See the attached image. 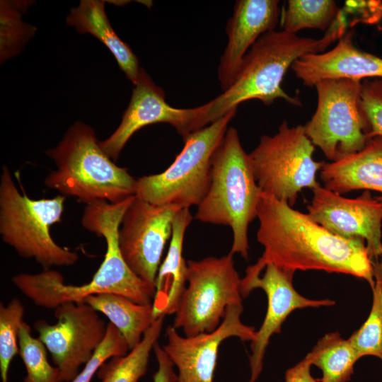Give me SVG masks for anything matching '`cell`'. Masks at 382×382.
<instances>
[{
	"mask_svg": "<svg viewBox=\"0 0 382 382\" xmlns=\"http://www.w3.org/2000/svg\"><path fill=\"white\" fill-rule=\"evenodd\" d=\"M312 365L322 372L320 382H348L359 360L348 339L338 332L325 334L309 352Z\"/></svg>",
	"mask_w": 382,
	"mask_h": 382,
	"instance_id": "cell-24",
	"label": "cell"
},
{
	"mask_svg": "<svg viewBox=\"0 0 382 382\" xmlns=\"http://www.w3.org/2000/svg\"><path fill=\"white\" fill-rule=\"evenodd\" d=\"M313 151L302 125L289 127L284 121L275 134L262 135L249 154L261 191L291 207L303 188L320 187L316 173L324 162L314 161Z\"/></svg>",
	"mask_w": 382,
	"mask_h": 382,
	"instance_id": "cell-8",
	"label": "cell"
},
{
	"mask_svg": "<svg viewBox=\"0 0 382 382\" xmlns=\"http://www.w3.org/2000/svg\"><path fill=\"white\" fill-rule=\"evenodd\" d=\"M176 205H154L137 198L122 219L118 243L122 255L132 271L155 288L161 257L172 235Z\"/></svg>",
	"mask_w": 382,
	"mask_h": 382,
	"instance_id": "cell-12",
	"label": "cell"
},
{
	"mask_svg": "<svg viewBox=\"0 0 382 382\" xmlns=\"http://www.w3.org/2000/svg\"><path fill=\"white\" fill-rule=\"evenodd\" d=\"M192 216L190 209H181L175 216L167 255L161 264L155 282L153 316L155 320L175 314L187 285V265L183 256L186 229Z\"/></svg>",
	"mask_w": 382,
	"mask_h": 382,
	"instance_id": "cell-20",
	"label": "cell"
},
{
	"mask_svg": "<svg viewBox=\"0 0 382 382\" xmlns=\"http://www.w3.org/2000/svg\"><path fill=\"white\" fill-rule=\"evenodd\" d=\"M164 317L157 318L141 342L124 356L113 357L97 372L101 382H139L146 374L150 353L161 335Z\"/></svg>",
	"mask_w": 382,
	"mask_h": 382,
	"instance_id": "cell-23",
	"label": "cell"
},
{
	"mask_svg": "<svg viewBox=\"0 0 382 382\" xmlns=\"http://www.w3.org/2000/svg\"><path fill=\"white\" fill-rule=\"evenodd\" d=\"M233 254L187 260V285L173 326L185 336L210 332L221 324L226 308L243 306L241 279Z\"/></svg>",
	"mask_w": 382,
	"mask_h": 382,
	"instance_id": "cell-10",
	"label": "cell"
},
{
	"mask_svg": "<svg viewBox=\"0 0 382 382\" xmlns=\"http://www.w3.org/2000/svg\"><path fill=\"white\" fill-rule=\"evenodd\" d=\"M294 274V272L268 264L262 277L256 279L250 287V291L257 288L265 291L267 307L264 320L251 341L248 382H255L258 378L270 340L274 334L281 332L282 324L291 312L304 308L335 305V302L329 299H311L302 296L293 285Z\"/></svg>",
	"mask_w": 382,
	"mask_h": 382,
	"instance_id": "cell-16",
	"label": "cell"
},
{
	"mask_svg": "<svg viewBox=\"0 0 382 382\" xmlns=\"http://www.w3.org/2000/svg\"><path fill=\"white\" fill-rule=\"evenodd\" d=\"M130 203L131 199L127 198L117 203L100 200L86 205L81 225L104 238L107 246L104 260L90 282L66 284L59 272L47 269L37 274L14 275L13 284L36 306L47 308L83 302L88 296L107 293L124 296L140 304L152 303L155 288L132 271L119 247L120 223Z\"/></svg>",
	"mask_w": 382,
	"mask_h": 382,
	"instance_id": "cell-2",
	"label": "cell"
},
{
	"mask_svg": "<svg viewBox=\"0 0 382 382\" xmlns=\"http://www.w3.org/2000/svg\"><path fill=\"white\" fill-rule=\"evenodd\" d=\"M29 4L28 1H1V62L18 53L36 30L21 20Z\"/></svg>",
	"mask_w": 382,
	"mask_h": 382,
	"instance_id": "cell-28",
	"label": "cell"
},
{
	"mask_svg": "<svg viewBox=\"0 0 382 382\" xmlns=\"http://www.w3.org/2000/svg\"><path fill=\"white\" fill-rule=\"evenodd\" d=\"M24 315L21 301L13 299L0 306V374L1 382H8L11 362L18 354V332Z\"/></svg>",
	"mask_w": 382,
	"mask_h": 382,
	"instance_id": "cell-29",
	"label": "cell"
},
{
	"mask_svg": "<svg viewBox=\"0 0 382 382\" xmlns=\"http://www.w3.org/2000/svg\"><path fill=\"white\" fill-rule=\"evenodd\" d=\"M381 16H382V11H381Z\"/></svg>",
	"mask_w": 382,
	"mask_h": 382,
	"instance_id": "cell-35",
	"label": "cell"
},
{
	"mask_svg": "<svg viewBox=\"0 0 382 382\" xmlns=\"http://www.w3.org/2000/svg\"><path fill=\"white\" fill-rule=\"evenodd\" d=\"M236 110L183 138L184 146L170 166L137 179L134 195L154 205L197 206L209 186L212 156Z\"/></svg>",
	"mask_w": 382,
	"mask_h": 382,
	"instance_id": "cell-7",
	"label": "cell"
},
{
	"mask_svg": "<svg viewBox=\"0 0 382 382\" xmlns=\"http://www.w3.org/2000/svg\"><path fill=\"white\" fill-rule=\"evenodd\" d=\"M320 170L324 187L334 192L365 190L382 193V137H371L361 151L324 163Z\"/></svg>",
	"mask_w": 382,
	"mask_h": 382,
	"instance_id": "cell-19",
	"label": "cell"
},
{
	"mask_svg": "<svg viewBox=\"0 0 382 382\" xmlns=\"http://www.w3.org/2000/svg\"><path fill=\"white\" fill-rule=\"evenodd\" d=\"M361 100L370 128V138L382 137V79L361 81Z\"/></svg>",
	"mask_w": 382,
	"mask_h": 382,
	"instance_id": "cell-31",
	"label": "cell"
},
{
	"mask_svg": "<svg viewBox=\"0 0 382 382\" xmlns=\"http://www.w3.org/2000/svg\"><path fill=\"white\" fill-rule=\"evenodd\" d=\"M129 351L128 345L120 331L110 322L105 337L82 370L70 382H91L100 367L109 359L124 356Z\"/></svg>",
	"mask_w": 382,
	"mask_h": 382,
	"instance_id": "cell-30",
	"label": "cell"
},
{
	"mask_svg": "<svg viewBox=\"0 0 382 382\" xmlns=\"http://www.w3.org/2000/svg\"><path fill=\"white\" fill-rule=\"evenodd\" d=\"M308 214L331 233L343 238H361L369 256L382 255V196L373 198L369 190L348 199L321 186L313 190Z\"/></svg>",
	"mask_w": 382,
	"mask_h": 382,
	"instance_id": "cell-14",
	"label": "cell"
},
{
	"mask_svg": "<svg viewBox=\"0 0 382 382\" xmlns=\"http://www.w3.org/2000/svg\"><path fill=\"white\" fill-rule=\"evenodd\" d=\"M291 68L309 87L328 79H382V58L356 47L351 31L345 33L332 50L304 55Z\"/></svg>",
	"mask_w": 382,
	"mask_h": 382,
	"instance_id": "cell-18",
	"label": "cell"
},
{
	"mask_svg": "<svg viewBox=\"0 0 382 382\" xmlns=\"http://www.w3.org/2000/svg\"><path fill=\"white\" fill-rule=\"evenodd\" d=\"M86 302H69L54 308L57 322L37 320L35 329L59 372L61 382L71 381L103 342L108 324Z\"/></svg>",
	"mask_w": 382,
	"mask_h": 382,
	"instance_id": "cell-11",
	"label": "cell"
},
{
	"mask_svg": "<svg viewBox=\"0 0 382 382\" xmlns=\"http://www.w3.org/2000/svg\"><path fill=\"white\" fill-rule=\"evenodd\" d=\"M83 302L108 318L123 336L129 350L141 342L156 320L152 303H137L122 295L101 294L88 296Z\"/></svg>",
	"mask_w": 382,
	"mask_h": 382,
	"instance_id": "cell-22",
	"label": "cell"
},
{
	"mask_svg": "<svg viewBox=\"0 0 382 382\" xmlns=\"http://www.w3.org/2000/svg\"><path fill=\"white\" fill-rule=\"evenodd\" d=\"M104 1L83 0L72 8L66 23L81 33H90L103 43L115 57L120 69L134 84L141 67L129 46L115 33L105 11Z\"/></svg>",
	"mask_w": 382,
	"mask_h": 382,
	"instance_id": "cell-21",
	"label": "cell"
},
{
	"mask_svg": "<svg viewBox=\"0 0 382 382\" xmlns=\"http://www.w3.org/2000/svg\"><path fill=\"white\" fill-rule=\"evenodd\" d=\"M339 11L332 0H289L282 15L283 30L291 34L306 28L324 30L331 25Z\"/></svg>",
	"mask_w": 382,
	"mask_h": 382,
	"instance_id": "cell-25",
	"label": "cell"
},
{
	"mask_svg": "<svg viewBox=\"0 0 382 382\" xmlns=\"http://www.w3.org/2000/svg\"><path fill=\"white\" fill-rule=\"evenodd\" d=\"M45 154L57 169L45 178V184L63 196L88 204L99 200L117 203L135 195L137 179L113 162L94 130L83 122H75L59 144Z\"/></svg>",
	"mask_w": 382,
	"mask_h": 382,
	"instance_id": "cell-5",
	"label": "cell"
},
{
	"mask_svg": "<svg viewBox=\"0 0 382 382\" xmlns=\"http://www.w3.org/2000/svg\"><path fill=\"white\" fill-rule=\"evenodd\" d=\"M277 0H238L228 19V42L220 57L218 79L222 91L232 83L249 50L263 34L274 30L280 8Z\"/></svg>",
	"mask_w": 382,
	"mask_h": 382,
	"instance_id": "cell-17",
	"label": "cell"
},
{
	"mask_svg": "<svg viewBox=\"0 0 382 382\" xmlns=\"http://www.w3.org/2000/svg\"><path fill=\"white\" fill-rule=\"evenodd\" d=\"M134 85L129 106L116 130L100 141L104 152L116 161L130 137L142 127L167 123L183 138L196 131L197 108H177L165 100L163 91L157 86L145 70L140 69Z\"/></svg>",
	"mask_w": 382,
	"mask_h": 382,
	"instance_id": "cell-15",
	"label": "cell"
},
{
	"mask_svg": "<svg viewBox=\"0 0 382 382\" xmlns=\"http://www.w3.org/2000/svg\"><path fill=\"white\" fill-rule=\"evenodd\" d=\"M316 110L306 124V135L332 162L361 151L371 139L361 100V81L328 79L315 86Z\"/></svg>",
	"mask_w": 382,
	"mask_h": 382,
	"instance_id": "cell-9",
	"label": "cell"
},
{
	"mask_svg": "<svg viewBox=\"0 0 382 382\" xmlns=\"http://www.w3.org/2000/svg\"><path fill=\"white\" fill-rule=\"evenodd\" d=\"M344 34V27L331 30L320 39L300 37L283 30L263 34L245 56L228 88L207 103L197 107V130L249 100H259L270 105L276 99L282 98L291 105H301L298 98L290 96L282 88L288 69L303 56L323 51Z\"/></svg>",
	"mask_w": 382,
	"mask_h": 382,
	"instance_id": "cell-3",
	"label": "cell"
},
{
	"mask_svg": "<svg viewBox=\"0 0 382 382\" xmlns=\"http://www.w3.org/2000/svg\"><path fill=\"white\" fill-rule=\"evenodd\" d=\"M312 357L310 353L286 370L285 373V382H317L311 373Z\"/></svg>",
	"mask_w": 382,
	"mask_h": 382,
	"instance_id": "cell-33",
	"label": "cell"
},
{
	"mask_svg": "<svg viewBox=\"0 0 382 382\" xmlns=\"http://www.w3.org/2000/svg\"><path fill=\"white\" fill-rule=\"evenodd\" d=\"M18 354L26 370L23 382H61L59 370L48 361L47 348L23 321L18 332Z\"/></svg>",
	"mask_w": 382,
	"mask_h": 382,
	"instance_id": "cell-27",
	"label": "cell"
},
{
	"mask_svg": "<svg viewBox=\"0 0 382 382\" xmlns=\"http://www.w3.org/2000/svg\"><path fill=\"white\" fill-rule=\"evenodd\" d=\"M261 192L238 131L228 127L212 156L209 186L197 206L195 219L230 227L233 232L230 253L247 259L248 226L257 218Z\"/></svg>",
	"mask_w": 382,
	"mask_h": 382,
	"instance_id": "cell-4",
	"label": "cell"
},
{
	"mask_svg": "<svg viewBox=\"0 0 382 382\" xmlns=\"http://www.w3.org/2000/svg\"><path fill=\"white\" fill-rule=\"evenodd\" d=\"M380 271H381V277H382V262H381V265L380 266Z\"/></svg>",
	"mask_w": 382,
	"mask_h": 382,
	"instance_id": "cell-34",
	"label": "cell"
},
{
	"mask_svg": "<svg viewBox=\"0 0 382 382\" xmlns=\"http://www.w3.org/2000/svg\"><path fill=\"white\" fill-rule=\"evenodd\" d=\"M158 362V369L154 375V382H175L177 374L173 370V364L163 347L157 342L154 347Z\"/></svg>",
	"mask_w": 382,
	"mask_h": 382,
	"instance_id": "cell-32",
	"label": "cell"
},
{
	"mask_svg": "<svg viewBox=\"0 0 382 382\" xmlns=\"http://www.w3.org/2000/svg\"><path fill=\"white\" fill-rule=\"evenodd\" d=\"M243 309V306H228L221 324L210 332L187 337L180 335L173 325L167 328L163 349L178 369L175 382H214L221 342L231 337L250 342L255 338V328L241 321Z\"/></svg>",
	"mask_w": 382,
	"mask_h": 382,
	"instance_id": "cell-13",
	"label": "cell"
},
{
	"mask_svg": "<svg viewBox=\"0 0 382 382\" xmlns=\"http://www.w3.org/2000/svg\"><path fill=\"white\" fill-rule=\"evenodd\" d=\"M65 197L33 199L21 194L9 169L3 166L0 178V234L2 241L25 258H33L45 270L70 266L76 253L59 245L50 227L61 221Z\"/></svg>",
	"mask_w": 382,
	"mask_h": 382,
	"instance_id": "cell-6",
	"label": "cell"
},
{
	"mask_svg": "<svg viewBox=\"0 0 382 382\" xmlns=\"http://www.w3.org/2000/svg\"><path fill=\"white\" fill-rule=\"evenodd\" d=\"M257 241L262 256L245 270L241 294H250L253 282L268 264L282 269L323 270L342 273L375 283L374 262L364 239L337 236L315 221L308 214L262 192L257 206Z\"/></svg>",
	"mask_w": 382,
	"mask_h": 382,
	"instance_id": "cell-1",
	"label": "cell"
},
{
	"mask_svg": "<svg viewBox=\"0 0 382 382\" xmlns=\"http://www.w3.org/2000/svg\"><path fill=\"white\" fill-rule=\"evenodd\" d=\"M374 267L375 283L371 287L373 298L370 313L348 340L359 359L373 356L382 362V277L380 266L374 263Z\"/></svg>",
	"mask_w": 382,
	"mask_h": 382,
	"instance_id": "cell-26",
	"label": "cell"
}]
</instances>
